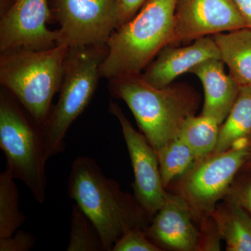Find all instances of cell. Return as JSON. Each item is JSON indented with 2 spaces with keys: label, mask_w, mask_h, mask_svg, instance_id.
Masks as SVG:
<instances>
[{
  "label": "cell",
  "mask_w": 251,
  "mask_h": 251,
  "mask_svg": "<svg viewBox=\"0 0 251 251\" xmlns=\"http://www.w3.org/2000/svg\"><path fill=\"white\" fill-rule=\"evenodd\" d=\"M68 193L95 226L103 251H112L117 241L130 229L146 230L151 222V218L135 196L122 191L90 157H77L73 162Z\"/></svg>",
  "instance_id": "6da1fadb"
},
{
  "label": "cell",
  "mask_w": 251,
  "mask_h": 251,
  "mask_svg": "<svg viewBox=\"0 0 251 251\" xmlns=\"http://www.w3.org/2000/svg\"><path fill=\"white\" fill-rule=\"evenodd\" d=\"M109 90L128 105L156 153L179 136L183 124L195 115L200 102L198 94L187 85L157 88L140 74L110 79Z\"/></svg>",
  "instance_id": "7a4b0ae2"
},
{
  "label": "cell",
  "mask_w": 251,
  "mask_h": 251,
  "mask_svg": "<svg viewBox=\"0 0 251 251\" xmlns=\"http://www.w3.org/2000/svg\"><path fill=\"white\" fill-rule=\"evenodd\" d=\"M177 0H148L134 17L115 29L106 44L101 77L140 75L165 46L171 45Z\"/></svg>",
  "instance_id": "3957f363"
},
{
  "label": "cell",
  "mask_w": 251,
  "mask_h": 251,
  "mask_svg": "<svg viewBox=\"0 0 251 251\" xmlns=\"http://www.w3.org/2000/svg\"><path fill=\"white\" fill-rule=\"evenodd\" d=\"M69 50L61 44L46 49L13 50L0 56L1 85L40 128L60 90Z\"/></svg>",
  "instance_id": "277c9868"
},
{
  "label": "cell",
  "mask_w": 251,
  "mask_h": 251,
  "mask_svg": "<svg viewBox=\"0 0 251 251\" xmlns=\"http://www.w3.org/2000/svg\"><path fill=\"white\" fill-rule=\"evenodd\" d=\"M106 46L69 48L57 103L41 128L46 160L65 150L66 135L93 98Z\"/></svg>",
  "instance_id": "5b68a950"
},
{
  "label": "cell",
  "mask_w": 251,
  "mask_h": 251,
  "mask_svg": "<svg viewBox=\"0 0 251 251\" xmlns=\"http://www.w3.org/2000/svg\"><path fill=\"white\" fill-rule=\"evenodd\" d=\"M0 148L6 156V171L22 181L43 204L48 161L41 128L5 89L0 92Z\"/></svg>",
  "instance_id": "8992f818"
},
{
  "label": "cell",
  "mask_w": 251,
  "mask_h": 251,
  "mask_svg": "<svg viewBox=\"0 0 251 251\" xmlns=\"http://www.w3.org/2000/svg\"><path fill=\"white\" fill-rule=\"evenodd\" d=\"M251 155V146L247 145L209 155L198 160L184 176L173 184L174 193L187 204L196 222L210 215L218 202L224 199Z\"/></svg>",
  "instance_id": "52a82bcc"
},
{
  "label": "cell",
  "mask_w": 251,
  "mask_h": 251,
  "mask_svg": "<svg viewBox=\"0 0 251 251\" xmlns=\"http://www.w3.org/2000/svg\"><path fill=\"white\" fill-rule=\"evenodd\" d=\"M60 25L57 44L106 46L120 27L117 0H52Z\"/></svg>",
  "instance_id": "ba28073f"
},
{
  "label": "cell",
  "mask_w": 251,
  "mask_h": 251,
  "mask_svg": "<svg viewBox=\"0 0 251 251\" xmlns=\"http://www.w3.org/2000/svg\"><path fill=\"white\" fill-rule=\"evenodd\" d=\"M109 111L121 126L134 173L135 197L152 219L166 202L168 193L162 184L157 153L146 137L135 129L121 108L112 100Z\"/></svg>",
  "instance_id": "9c48e42d"
},
{
  "label": "cell",
  "mask_w": 251,
  "mask_h": 251,
  "mask_svg": "<svg viewBox=\"0 0 251 251\" xmlns=\"http://www.w3.org/2000/svg\"><path fill=\"white\" fill-rule=\"evenodd\" d=\"M50 15L49 0H15L0 21V52L57 45L59 31L46 27Z\"/></svg>",
  "instance_id": "30bf717a"
},
{
  "label": "cell",
  "mask_w": 251,
  "mask_h": 251,
  "mask_svg": "<svg viewBox=\"0 0 251 251\" xmlns=\"http://www.w3.org/2000/svg\"><path fill=\"white\" fill-rule=\"evenodd\" d=\"M244 27L233 0H177L171 45Z\"/></svg>",
  "instance_id": "8fae6325"
},
{
  "label": "cell",
  "mask_w": 251,
  "mask_h": 251,
  "mask_svg": "<svg viewBox=\"0 0 251 251\" xmlns=\"http://www.w3.org/2000/svg\"><path fill=\"white\" fill-rule=\"evenodd\" d=\"M186 202L175 193H167L166 202L146 229V233L161 250L196 251L198 229Z\"/></svg>",
  "instance_id": "7c38bea8"
},
{
  "label": "cell",
  "mask_w": 251,
  "mask_h": 251,
  "mask_svg": "<svg viewBox=\"0 0 251 251\" xmlns=\"http://www.w3.org/2000/svg\"><path fill=\"white\" fill-rule=\"evenodd\" d=\"M211 59H221L219 49L212 36H204L185 47L165 46L140 75L150 85L164 88L176 77Z\"/></svg>",
  "instance_id": "4fadbf2b"
},
{
  "label": "cell",
  "mask_w": 251,
  "mask_h": 251,
  "mask_svg": "<svg viewBox=\"0 0 251 251\" xmlns=\"http://www.w3.org/2000/svg\"><path fill=\"white\" fill-rule=\"evenodd\" d=\"M189 73L202 82L204 102L201 115L210 117L223 123L233 106L241 85L224 70V62L220 59L204 61L193 67Z\"/></svg>",
  "instance_id": "5bb4252c"
},
{
  "label": "cell",
  "mask_w": 251,
  "mask_h": 251,
  "mask_svg": "<svg viewBox=\"0 0 251 251\" xmlns=\"http://www.w3.org/2000/svg\"><path fill=\"white\" fill-rule=\"evenodd\" d=\"M229 74L241 86L251 85V28L244 27L211 36Z\"/></svg>",
  "instance_id": "9a60e30c"
},
{
  "label": "cell",
  "mask_w": 251,
  "mask_h": 251,
  "mask_svg": "<svg viewBox=\"0 0 251 251\" xmlns=\"http://www.w3.org/2000/svg\"><path fill=\"white\" fill-rule=\"evenodd\" d=\"M210 215L215 219L226 251H251V216L230 200H221Z\"/></svg>",
  "instance_id": "2e32d148"
},
{
  "label": "cell",
  "mask_w": 251,
  "mask_h": 251,
  "mask_svg": "<svg viewBox=\"0 0 251 251\" xmlns=\"http://www.w3.org/2000/svg\"><path fill=\"white\" fill-rule=\"evenodd\" d=\"M242 145L251 146V85L241 86L233 106L220 126L217 143L211 154Z\"/></svg>",
  "instance_id": "e0dca14e"
},
{
  "label": "cell",
  "mask_w": 251,
  "mask_h": 251,
  "mask_svg": "<svg viewBox=\"0 0 251 251\" xmlns=\"http://www.w3.org/2000/svg\"><path fill=\"white\" fill-rule=\"evenodd\" d=\"M220 126L219 122L210 117L192 115L183 124L179 138L191 149L198 161L214 151L219 138Z\"/></svg>",
  "instance_id": "ac0fdd59"
},
{
  "label": "cell",
  "mask_w": 251,
  "mask_h": 251,
  "mask_svg": "<svg viewBox=\"0 0 251 251\" xmlns=\"http://www.w3.org/2000/svg\"><path fill=\"white\" fill-rule=\"evenodd\" d=\"M162 184L165 189L181 179L197 161L191 149L179 137L157 153Z\"/></svg>",
  "instance_id": "d6986e66"
},
{
  "label": "cell",
  "mask_w": 251,
  "mask_h": 251,
  "mask_svg": "<svg viewBox=\"0 0 251 251\" xmlns=\"http://www.w3.org/2000/svg\"><path fill=\"white\" fill-rule=\"evenodd\" d=\"M14 179L6 170L0 173V239L11 237L25 222Z\"/></svg>",
  "instance_id": "ffe728a7"
},
{
  "label": "cell",
  "mask_w": 251,
  "mask_h": 251,
  "mask_svg": "<svg viewBox=\"0 0 251 251\" xmlns=\"http://www.w3.org/2000/svg\"><path fill=\"white\" fill-rule=\"evenodd\" d=\"M68 251H103L98 231L77 204L73 206Z\"/></svg>",
  "instance_id": "44dd1931"
},
{
  "label": "cell",
  "mask_w": 251,
  "mask_h": 251,
  "mask_svg": "<svg viewBox=\"0 0 251 251\" xmlns=\"http://www.w3.org/2000/svg\"><path fill=\"white\" fill-rule=\"evenodd\" d=\"M148 237L145 229H130L122 236L113 247L112 251H161Z\"/></svg>",
  "instance_id": "7402d4cb"
},
{
  "label": "cell",
  "mask_w": 251,
  "mask_h": 251,
  "mask_svg": "<svg viewBox=\"0 0 251 251\" xmlns=\"http://www.w3.org/2000/svg\"><path fill=\"white\" fill-rule=\"evenodd\" d=\"M196 251H221L222 237L215 219L211 215L203 216L200 220Z\"/></svg>",
  "instance_id": "603a6c76"
},
{
  "label": "cell",
  "mask_w": 251,
  "mask_h": 251,
  "mask_svg": "<svg viewBox=\"0 0 251 251\" xmlns=\"http://www.w3.org/2000/svg\"><path fill=\"white\" fill-rule=\"evenodd\" d=\"M224 198L237 203L251 216V171L241 170Z\"/></svg>",
  "instance_id": "cb8c5ba5"
},
{
  "label": "cell",
  "mask_w": 251,
  "mask_h": 251,
  "mask_svg": "<svg viewBox=\"0 0 251 251\" xmlns=\"http://www.w3.org/2000/svg\"><path fill=\"white\" fill-rule=\"evenodd\" d=\"M32 234L25 231H17L11 237L0 239V251H28L35 244Z\"/></svg>",
  "instance_id": "d4e9b609"
},
{
  "label": "cell",
  "mask_w": 251,
  "mask_h": 251,
  "mask_svg": "<svg viewBox=\"0 0 251 251\" xmlns=\"http://www.w3.org/2000/svg\"><path fill=\"white\" fill-rule=\"evenodd\" d=\"M148 1V0H117L120 27L134 17Z\"/></svg>",
  "instance_id": "484cf974"
},
{
  "label": "cell",
  "mask_w": 251,
  "mask_h": 251,
  "mask_svg": "<svg viewBox=\"0 0 251 251\" xmlns=\"http://www.w3.org/2000/svg\"><path fill=\"white\" fill-rule=\"evenodd\" d=\"M245 22L246 27L251 28V0H233Z\"/></svg>",
  "instance_id": "4316f807"
},
{
  "label": "cell",
  "mask_w": 251,
  "mask_h": 251,
  "mask_svg": "<svg viewBox=\"0 0 251 251\" xmlns=\"http://www.w3.org/2000/svg\"><path fill=\"white\" fill-rule=\"evenodd\" d=\"M242 170H244V171H251V155L250 158H249V159L248 160L246 164L243 167Z\"/></svg>",
  "instance_id": "83f0119b"
}]
</instances>
